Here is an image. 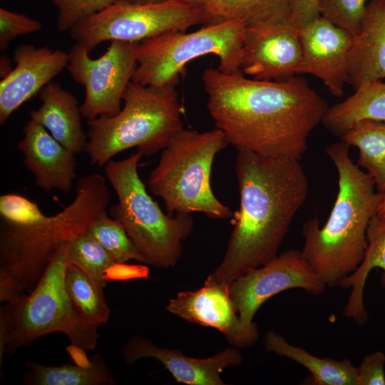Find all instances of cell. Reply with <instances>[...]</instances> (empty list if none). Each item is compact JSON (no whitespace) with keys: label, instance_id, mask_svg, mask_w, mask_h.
Here are the masks:
<instances>
[{"label":"cell","instance_id":"cell-33","mask_svg":"<svg viewBox=\"0 0 385 385\" xmlns=\"http://www.w3.org/2000/svg\"><path fill=\"white\" fill-rule=\"evenodd\" d=\"M42 24L25 14L0 9V51H4L19 36L38 31Z\"/></svg>","mask_w":385,"mask_h":385},{"label":"cell","instance_id":"cell-5","mask_svg":"<svg viewBox=\"0 0 385 385\" xmlns=\"http://www.w3.org/2000/svg\"><path fill=\"white\" fill-rule=\"evenodd\" d=\"M173 82L160 86L131 81L122 97L123 107L113 116L87 120L85 151L93 165L103 166L115 155L136 148L143 155L162 151L183 129V108Z\"/></svg>","mask_w":385,"mask_h":385},{"label":"cell","instance_id":"cell-30","mask_svg":"<svg viewBox=\"0 0 385 385\" xmlns=\"http://www.w3.org/2000/svg\"><path fill=\"white\" fill-rule=\"evenodd\" d=\"M369 0H318L319 16L355 36Z\"/></svg>","mask_w":385,"mask_h":385},{"label":"cell","instance_id":"cell-10","mask_svg":"<svg viewBox=\"0 0 385 385\" xmlns=\"http://www.w3.org/2000/svg\"><path fill=\"white\" fill-rule=\"evenodd\" d=\"M209 23L203 7L181 0L156 4L118 0L83 20L69 32L76 43L91 52L106 41L141 42L168 31H185Z\"/></svg>","mask_w":385,"mask_h":385},{"label":"cell","instance_id":"cell-23","mask_svg":"<svg viewBox=\"0 0 385 385\" xmlns=\"http://www.w3.org/2000/svg\"><path fill=\"white\" fill-rule=\"evenodd\" d=\"M366 240L367 247L363 261L339 284L342 287L351 288L344 313L359 325H364L368 320L363 297L366 279L373 269L383 270L380 284L385 288V217L376 214L371 218L366 231Z\"/></svg>","mask_w":385,"mask_h":385},{"label":"cell","instance_id":"cell-17","mask_svg":"<svg viewBox=\"0 0 385 385\" xmlns=\"http://www.w3.org/2000/svg\"><path fill=\"white\" fill-rule=\"evenodd\" d=\"M23 132L17 148L24 155V164L33 174L36 185L46 191H68L76 177V153L31 119Z\"/></svg>","mask_w":385,"mask_h":385},{"label":"cell","instance_id":"cell-19","mask_svg":"<svg viewBox=\"0 0 385 385\" xmlns=\"http://www.w3.org/2000/svg\"><path fill=\"white\" fill-rule=\"evenodd\" d=\"M348 83L354 90L385 78V0H369L348 56Z\"/></svg>","mask_w":385,"mask_h":385},{"label":"cell","instance_id":"cell-16","mask_svg":"<svg viewBox=\"0 0 385 385\" xmlns=\"http://www.w3.org/2000/svg\"><path fill=\"white\" fill-rule=\"evenodd\" d=\"M123 356L129 366L142 358H153L170 372L176 382L188 385H224L222 371L243 361L238 347L234 346L211 357L196 359L185 356L179 349L157 346L140 336L128 341L123 349Z\"/></svg>","mask_w":385,"mask_h":385},{"label":"cell","instance_id":"cell-9","mask_svg":"<svg viewBox=\"0 0 385 385\" xmlns=\"http://www.w3.org/2000/svg\"><path fill=\"white\" fill-rule=\"evenodd\" d=\"M245 29L240 20H225L207 24L192 32L171 31L144 40L132 81L154 86L179 82L185 66L206 55L217 56V68L222 72L241 71Z\"/></svg>","mask_w":385,"mask_h":385},{"label":"cell","instance_id":"cell-12","mask_svg":"<svg viewBox=\"0 0 385 385\" xmlns=\"http://www.w3.org/2000/svg\"><path fill=\"white\" fill-rule=\"evenodd\" d=\"M326 287L303 257L301 250L296 249L287 250L235 279L229 285V294L248 346L258 338L253 318L265 301L293 288H301L317 296L324 292Z\"/></svg>","mask_w":385,"mask_h":385},{"label":"cell","instance_id":"cell-11","mask_svg":"<svg viewBox=\"0 0 385 385\" xmlns=\"http://www.w3.org/2000/svg\"><path fill=\"white\" fill-rule=\"evenodd\" d=\"M140 42L111 41L106 51L91 58L88 50L76 43L68 53L66 68L86 90L82 117L92 120L113 116L121 109L123 94L138 66Z\"/></svg>","mask_w":385,"mask_h":385},{"label":"cell","instance_id":"cell-21","mask_svg":"<svg viewBox=\"0 0 385 385\" xmlns=\"http://www.w3.org/2000/svg\"><path fill=\"white\" fill-rule=\"evenodd\" d=\"M364 120L385 121V83L382 81L364 84L345 100L328 107L322 123L340 137Z\"/></svg>","mask_w":385,"mask_h":385},{"label":"cell","instance_id":"cell-22","mask_svg":"<svg viewBox=\"0 0 385 385\" xmlns=\"http://www.w3.org/2000/svg\"><path fill=\"white\" fill-rule=\"evenodd\" d=\"M264 346L267 351L288 358L305 367L311 375L308 384L358 385L357 367L349 359L336 360L315 356L302 347L290 344L273 330L266 333Z\"/></svg>","mask_w":385,"mask_h":385},{"label":"cell","instance_id":"cell-3","mask_svg":"<svg viewBox=\"0 0 385 385\" xmlns=\"http://www.w3.org/2000/svg\"><path fill=\"white\" fill-rule=\"evenodd\" d=\"M349 148L341 140L324 148L338 173L337 198L324 226L314 217L302 228V255L327 287L339 286L363 261L367 228L384 194L353 162Z\"/></svg>","mask_w":385,"mask_h":385},{"label":"cell","instance_id":"cell-1","mask_svg":"<svg viewBox=\"0 0 385 385\" xmlns=\"http://www.w3.org/2000/svg\"><path fill=\"white\" fill-rule=\"evenodd\" d=\"M202 81L215 127L237 152L301 160L329 107L301 76L263 81L207 68Z\"/></svg>","mask_w":385,"mask_h":385},{"label":"cell","instance_id":"cell-28","mask_svg":"<svg viewBox=\"0 0 385 385\" xmlns=\"http://www.w3.org/2000/svg\"><path fill=\"white\" fill-rule=\"evenodd\" d=\"M66 252L68 264L79 267L100 287L106 286V275L115 262L88 230L68 241Z\"/></svg>","mask_w":385,"mask_h":385},{"label":"cell","instance_id":"cell-6","mask_svg":"<svg viewBox=\"0 0 385 385\" xmlns=\"http://www.w3.org/2000/svg\"><path fill=\"white\" fill-rule=\"evenodd\" d=\"M66 244L53 256L30 293L1 308V364L4 354H13L36 339L53 332L65 334L73 346L82 350L96 348L100 327L79 316L65 288L68 264Z\"/></svg>","mask_w":385,"mask_h":385},{"label":"cell","instance_id":"cell-29","mask_svg":"<svg viewBox=\"0 0 385 385\" xmlns=\"http://www.w3.org/2000/svg\"><path fill=\"white\" fill-rule=\"evenodd\" d=\"M88 232L106 250L115 263L135 260L147 264L123 225L103 210L90 225Z\"/></svg>","mask_w":385,"mask_h":385},{"label":"cell","instance_id":"cell-36","mask_svg":"<svg viewBox=\"0 0 385 385\" xmlns=\"http://www.w3.org/2000/svg\"><path fill=\"white\" fill-rule=\"evenodd\" d=\"M148 268L143 265H126L115 263L106 275L107 282L111 280H128L135 278H148Z\"/></svg>","mask_w":385,"mask_h":385},{"label":"cell","instance_id":"cell-38","mask_svg":"<svg viewBox=\"0 0 385 385\" xmlns=\"http://www.w3.org/2000/svg\"><path fill=\"white\" fill-rule=\"evenodd\" d=\"M376 215L380 217H385V193L377 210Z\"/></svg>","mask_w":385,"mask_h":385},{"label":"cell","instance_id":"cell-13","mask_svg":"<svg viewBox=\"0 0 385 385\" xmlns=\"http://www.w3.org/2000/svg\"><path fill=\"white\" fill-rule=\"evenodd\" d=\"M301 61L299 31L291 21L246 26L240 63L244 75L283 81L297 74Z\"/></svg>","mask_w":385,"mask_h":385},{"label":"cell","instance_id":"cell-31","mask_svg":"<svg viewBox=\"0 0 385 385\" xmlns=\"http://www.w3.org/2000/svg\"><path fill=\"white\" fill-rule=\"evenodd\" d=\"M58 10L57 29L70 31L83 20L118 0H51Z\"/></svg>","mask_w":385,"mask_h":385},{"label":"cell","instance_id":"cell-40","mask_svg":"<svg viewBox=\"0 0 385 385\" xmlns=\"http://www.w3.org/2000/svg\"><path fill=\"white\" fill-rule=\"evenodd\" d=\"M134 4H156L165 1L167 0H128Z\"/></svg>","mask_w":385,"mask_h":385},{"label":"cell","instance_id":"cell-14","mask_svg":"<svg viewBox=\"0 0 385 385\" xmlns=\"http://www.w3.org/2000/svg\"><path fill=\"white\" fill-rule=\"evenodd\" d=\"M302 61L297 74L320 79L336 97L348 83V56L354 36L322 16L299 29Z\"/></svg>","mask_w":385,"mask_h":385},{"label":"cell","instance_id":"cell-34","mask_svg":"<svg viewBox=\"0 0 385 385\" xmlns=\"http://www.w3.org/2000/svg\"><path fill=\"white\" fill-rule=\"evenodd\" d=\"M384 364L383 352L367 354L357 367L358 385H385Z\"/></svg>","mask_w":385,"mask_h":385},{"label":"cell","instance_id":"cell-32","mask_svg":"<svg viewBox=\"0 0 385 385\" xmlns=\"http://www.w3.org/2000/svg\"><path fill=\"white\" fill-rule=\"evenodd\" d=\"M0 214L2 220L19 225L36 223L46 217L36 203L15 193L0 197Z\"/></svg>","mask_w":385,"mask_h":385},{"label":"cell","instance_id":"cell-39","mask_svg":"<svg viewBox=\"0 0 385 385\" xmlns=\"http://www.w3.org/2000/svg\"><path fill=\"white\" fill-rule=\"evenodd\" d=\"M181 1H185L190 4L194 5V6L203 7L205 5V4L210 0H181Z\"/></svg>","mask_w":385,"mask_h":385},{"label":"cell","instance_id":"cell-25","mask_svg":"<svg viewBox=\"0 0 385 385\" xmlns=\"http://www.w3.org/2000/svg\"><path fill=\"white\" fill-rule=\"evenodd\" d=\"M292 0H210L203 6L210 23L237 19L246 26L290 21Z\"/></svg>","mask_w":385,"mask_h":385},{"label":"cell","instance_id":"cell-37","mask_svg":"<svg viewBox=\"0 0 385 385\" xmlns=\"http://www.w3.org/2000/svg\"><path fill=\"white\" fill-rule=\"evenodd\" d=\"M10 59L6 56L2 55L0 58V76L5 78L12 71Z\"/></svg>","mask_w":385,"mask_h":385},{"label":"cell","instance_id":"cell-35","mask_svg":"<svg viewBox=\"0 0 385 385\" xmlns=\"http://www.w3.org/2000/svg\"><path fill=\"white\" fill-rule=\"evenodd\" d=\"M319 16L318 0H292L290 21L297 29Z\"/></svg>","mask_w":385,"mask_h":385},{"label":"cell","instance_id":"cell-7","mask_svg":"<svg viewBox=\"0 0 385 385\" xmlns=\"http://www.w3.org/2000/svg\"><path fill=\"white\" fill-rule=\"evenodd\" d=\"M227 145L216 128L205 132L183 128L174 135L148 181L149 190L162 199L168 215L200 212L215 220L232 217L210 183L215 156Z\"/></svg>","mask_w":385,"mask_h":385},{"label":"cell","instance_id":"cell-26","mask_svg":"<svg viewBox=\"0 0 385 385\" xmlns=\"http://www.w3.org/2000/svg\"><path fill=\"white\" fill-rule=\"evenodd\" d=\"M339 138L357 148L356 165L372 178L376 190L385 193V121H361Z\"/></svg>","mask_w":385,"mask_h":385},{"label":"cell","instance_id":"cell-4","mask_svg":"<svg viewBox=\"0 0 385 385\" xmlns=\"http://www.w3.org/2000/svg\"><path fill=\"white\" fill-rule=\"evenodd\" d=\"M106 177L92 173L78 180L73 200L58 213L31 225L1 220L0 301L11 302L30 293L53 256L68 241L88 230L106 207L110 192Z\"/></svg>","mask_w":385,"mask_h":385},{"label":"cell","instance_id":"cell-27","mask_svg":"<svg viewBox=\"0 0 385 385\" xmlns=\"http://www.w3.org/2000/svg\"><path fill=\"white\" fill-rule=\"evenodd\" d=\"M64 284L73 306L83 320L99 327L108 321L111 309L105 299L103 288L82 269L68 264Z\"/></svg>","mask_w":385,"mask_h":385},{"label":"cell","instance_id":"cell-2","mask_svg":"<svg viewBox=\"0 0 385 385\" xmlns=\"http://www.w3.org/2000/svg\"><path fill=\"white\" fill-rule=\"evenodd\" d=\"M240 207L225 255L204 283L228 287L276 256L307 199L309 181L299 160L239 151L235 163Z\"/></svg>","mask_w":385,"mask_h":385},{"label":"cell","instance_id":"cell-20","mask_svg":"<svg viewBox=\"0 0 385 385\" xmlns=\"http://www.w3.org/2000/svg\"><path fill=\"white\" fill-rule=\"evenodd\" d=\"M41 106L29 112L31 120L43 126L64 147L76 154L85 151L87 134L76 98L55 82L39 92Z\"/></svg>","mask_w":385,"mask_h":385},{"label":"cell","instance_id":"cell-15","mask_svg":"<svg viewBox=\"0 0 385 385\" xmlns=\"http://www.w3.org/2000/svg\"><path fill=\"white\" fill-rule=\"evenodd\" d=\"M68 53L23 43L14 51L16 67L0 82V124L66 67Z\"/></svg>","mask_w":385,"mask_h":385},{"label":"cell","instance_id":"cell-24","mask_svg":"<svg viewBox=\"0 0 385 385\" xmlns=\"http://www.w3.org/2000/svg\"><path fill=\"white\" fill-rule=\"evenodd\" d=\"M24 384L29 385H113L115 379L99 354L84 365L64 364L47 366L29 361Z\"/></svg>","mask_w":385,"mask_h":385},{"label":"cell","instance_id":"cell-18","mask_svg":"<svg viewBox=\"0 0 385 385\" xmlns=\"http://www.w3.org/2000/svg\"><path fill=\"white\" fill-rule=\"evenodd\" d=\"M165 309L188 322L216 329L234 346L249 347L229 287L204 283L195 291L178 292Z\"/></svg>","mask_w":385,"mask_h":385},{"label":"cell","instance_id":"cell-8","mask_svg":"<svg viewBox=\"0 0 385 385\" xmlns=\"http://www.w3.org/2000/svg\"><path fill=\"white\" fill-rule=\"evenodd\" d=\"M143 155L137 151L106 164L105 177L118 197L109 214L123 225L148 265L170 268L182 256L183 242L192 232L194 220L190 214H165L149 195L138 172Z\"/></svg>","mask_w":385,"mask_h":385}]
</instances>
